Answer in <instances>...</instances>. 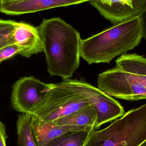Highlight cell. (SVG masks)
Here are the masks:
<instances>
[{
	"label": "cell",
	"instance_id": "cell-11",
	"mask_svg": "<svg viewBox=\"0 0 146 146\" xmlns=\"http://www.w3.org/2000/svg\"><path fill=\"white\" fill-rule=\"evenodd\" d=\"M31 131L36 146H44L54 138L70 132H76L94 128L93 127L72 126H58L54 121L43 122L34 115Z\"/></svg>",
	"mask_w": 146,
	"mask_h": 146
},
{
	"label": "cell",
	"instance_id": "cell-6",
	"mask_svg": "<svg viewBox=\"0 0 146 146\" xmlns=\"http://www.w3.org/2000/svg\"><path fill=\"white\" fill-rule=\"evenodd\" d=\"M50 83H45L33 76L18 80L13 87L11 103L16 111L25 114L34 113L46 99Z\"/></svg>",
	"mask_w": 146,
	"mask_h": 146
},
{
	"label": "cell",
	"instance_id": "cell-12",
	"mask_svg": "<svg viewBox=\"0 0 146 146\" xmlns=\"http://www.w3.org/2000/svg\"><path fill=\"white\" fill-rule=\"evenodd\" d=\"M116 66L146 88V58L136 54H124L116 60Z\"/></svg>",
	"mask_w": 146,
	"mask_h": 146
},
{
	"label": "cell",
	"instance_id": "cell-4",
	"mask_svg": "<svg viewBox=\"0 0 146 146\" xmlns=\"http://www.w3.org/2000/svg\"><path fill=\"white\" fill-rule=\"evenodd\" d=\"M50 85L45 100L31 114L43 122L53 121L92 104L78 80L65 79L60 83Z\"/></svg>",
	"mask_w": 146,
	"mask_h": 146
},
{
	"label": "cell",
	"instance_id": "cell-23",
	"mask_svg": "<svg viewBox=\"0 0 146 146\" xmlns=\"http://www.w3.org/2000/svg\"><path fill=\"white\" fill-rule=\"evenodd\" d=\"M1 1H0V6H1Z\"/></svg>",
	"mask_w": 146,
	"mask_h": 146
},
{
	"label": "cell",
	"instance_id": "cell-13",
	"mask_svg": "<svg viewBox=\"0 0 146 146\" xmlns=\"http://www.w3.org/2000/svg\"><path fill=\"white\" fill-rule=\"evenodd\" d=\"M97 112L92 104L53 121L58 126H72L95 128Z\"/></svg>",
	"mask_w": 146,
	"mask_h": 146
},
{
	"label": "cell",
	"instance_id": "cell-1",
	"mask_svg": "<svg viewBox=\"0 0 146 146\" xmlns=\"http://www.w3.org/2000/svg\"><path fill=\"white\" fill-rule=\"evenodd\" d=\"M51 76L72 77L80 66V33L60 18L44 19L37 27Z\"/></svg>",
	"mask_w": 146,
	"mask_h": 146
},
{
	"label": "cell",
	"instance_id": "cell-19",
	"mask_svg": "<svg viewBox=\"0 0 146 146\" xmlns=\"http://www.w3.org/2000/svg\"><path fill=\"white\" fill-rule=\"evenodd\" d=\"M7 138L6 132V127L0 120V146H7L6 140Z\"/></svg>",
	"mask_w": 146,
	"mask_h": 146
},
{
	"label": "cell",
	"instance_id": "cell-5",
	"mask_svg": "<svg viewBox=\"0 0 146 146\" xmlns=\"http://www.w3.org/2000/svg\"><path fill=\"white\" fill-rule=\"evenodd\" d=\"M99 88L110 96L128 101L146 99V88L116 66L98 76Z\"/></svg>",
	"mask_w": 146,
	"mask_h": 146
},
{
	"label": "cell",
	"instance_id": "cell-21",
	"mask_svg": "<svg viewBox=\"0 0 146 146\" xmlns=\"http://www.w3.org/2000/svg\"><path fill=\"white\" fill-rule=\"evenodd\" d=\"M7 1V0H0L1 2L3 1Z\"/></svg>",
	"mask_w": 146,
	"mask_h": 146
},
{
	"label": "cell",
	"instance_id": "cell-3",
	"mask_svg": "<svg viewBox=\"0 0 146 146\" xmlns=\"http://www.w3.org/2000/svg\"><path fill=\"white\" fill-rule=\"evenodd\" d=\"M146 141V104L129 111L110 126L93 131L87 146H140Z\"/></svg>",
	"mask_w": 146,
	"mask_h": 146
},
{
	"label": "cell",
	"instance_id": "cell-16",
	"mask_svg": "<svg viewBox=\"0 0 146 146\" xmlns=\"http://www.w3.org/2000/svg\"><path fill=\"white\" fill-rule=\"evenodd\" d=\"M17 22L0 19V49L14 44L13 34Z\"/></svg>",
	"mask_w": 146,
	"mask_h": 146
},
{
	"label": "cell",
	"instance_id": "cell-17",
	"mask_svg": "<svg viewBox=\"0 0 146 146\" xmlns=\"http://www.w3.org/2000/svg\"><path fill=\"white\" fill-rule=\"evenodd\" d=\"M22 50L20 47L15 44H11L1 48L0 49V63L17 54H19Z\"/></svg>",
	"mask_w": 146,
	"mask_h": 146
},
{
	"label": "cell",
	"instance_id": "cell-9",
	"mask_svg": "<svg viewBox=\"0 0 146 146\" xmlns=\"http://www.w3.org/2000/svg\"><path fill=\"white\" fill-rule=\"evenodd\" d=\"M86 0H7L1 2L0 12L20 15L59 7L80 4Z\"/></svg>",
	"mask_w": 146,
	"mask_h": 146
},
{
	"label": "cell",
	"instance_id": "cell-10",
	"mask_svg": "<svg viewBox=\"0 0 146 146\" xmlns=\"http://www.w3.org/2000/svg\"><path fill=\"white\" fill-rule=\"evenodd\" d=\"M14 44L20 47L19 54L29 58L43 51L37 27L24 22H17L13 34Z\"/></svg>",
	"mask_w": 146,
	"mask_h": 146
},
{
	"label": "cell",
	"instance_id": "cell-7",
	"mask_svg": "<svg viewBox=\"0 0 146 146\" xmlns=\"http://www.w3.org/2000/svg\"><path fill=\"white\" fill-rule=\"evenodd\" d=\"M78 83L85 90L97 112L94 129L102 125L121 117L125 114L124 109L120 103L99 88L81 80Z\"/></svg>",
	"mask_w": 146,
	"mask_h": 146
},
{
	"label": "cell",
	"instance_id": "cell-15",
	"mask_svg": "<svg viewBox=\"0 0 146 146\" xmlns=\"http://www.w3.org/2000/svg\"><path fill=\"white\" fill-rule=\"evenodd\" d=\"M32 116L30 114L21 113L16 122L19 146H36L31 131Z\"/></svg>",
	"mask_w": 146,
	"mask_h": 146
},
{
	"label": "cell",
	"instance_id": "cell-18",
	"mask_svg": "<svg viewBox=\"0 0 146 146\" xmlns=\"http://www.w3.org/2000/svg\"><path fill=\"white\" fill-rule=\"evenodd\" d=\"M141 30H142V38L146 41V2L144 8L139 15Z\"/></svg>",
	"mask_w": 146,
	"mask_h": 146
},
{
	"label": "cell",
	"instance_id": "cell-20",
	"mask_svg": "<svg viewBox=\"0 0 146 146\" xmlns=\"http://www.w3.org/2000/svg\"><path fill=\"white\" fill-rule=\"evenodd\" d=\"M140 146H146V141L144 142Z\"/></svg>",
	"mask_w": 146,
	"mask_h": 146
},
{
	"label": "cell",
	"instance_id": "cell-8",
	"mask_svg": "<svg viewBox=\"0 0 146 146\" xmlns=\"http://www.w3.org/2000/svg\"><path fill=\"white\" fill-rule=\"evenodd\" d=\"M101 15L113 25L138 16L146 0H90Z\"/></svg>",
	"mask_w": 146,
	"mask_h": 146
},
{
	"label": "cell",
	"instance_id": "cell-2",
	"mask_svg": "<svg viewBox=\"0 0 146 146\" xmlns=\"http://www.w3.org/2000/svg\"><path fill=\"white\" fill-rule=\"evenodd\" d=\"M142 38L141 25L138 15L82 39L81 57L89 65L109 63L117 56L138 46Z\"/></svg>",
	"mask_w": 146,
	"mask_h": 146
},
{
	"label": "cell",
	"instance_id": "cell-22",
	"mask_svg": "<svg viewBox=\"0 0 146 146\" xmlns=\"http://www.w3.org/2000/svg\"><path fill=\"white\" fill-rule=\"evenodd\" d=\"M86 1H89L90 0H86Z\"/></svg>",
	"mask_w": 146,
	"mask_h": 146
},
{
	"label": "cell",
	"instance_id": "cell-14",
	"mask_svg": "<svg viewBox=\"0 0 146 146\" xmlns=\"http://www.w3.org/2000/svg\"><path fill=\"white\" fill-rule=\"evenodd\" d=\"M94 129L70 132L54 138L44 146H87Z\"/></svg>",
	"mask_w": 146,
	"mask_h": 146
}]
</instances>
